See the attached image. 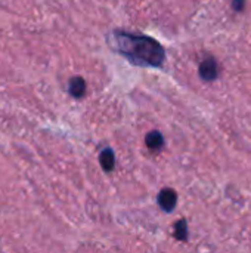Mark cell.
<instances>
[{
  "mask_svg": "<svg viewBox=\"0 0 251 253\" xmlns=\"http://www.w3.org/2000/svg\"><path fill=\"white\" fill-rule=\"evenodd\" d=\"M109 46L127 61L142 67H161L166 59L164 47L152 37L114 30L107 37Z\"/></svg>",
  "mask_w": 251,
  "mask_h": 253,
  "instance_id": "1",
  "label": "cell"
},
{
  "mask_svg": "<svg viewBox=\"0 0 251 253\" xmlns=\"http://www.w3.org/2000/svg\"><path fill=\"white\" fill-rule=\"evenodd\" d=\"M217 76H219V68H217L216 59L212 56L206 58L200 64V77L206 82H213L217 79Z\"/></svg>",
  "mask_w": 251,
  "mask_h": 253,
  "instance_id": "2",
  "label": "cell"
},
{
  "mask_svg": "<svg viewBox=\"0 0 251 253\" xmlns=\"http://www.w3.org/2000/svg\"><path fill=\"white\" fill-rule=\"evenodd\" d=\"M178 205V194L172 188H164L158 194V206L164 212H173Z\"/></svg>",
  "mask_w": 251,
  "mask_h": 253,
  "instance_id": "3",
  "label": "cell"
},
{
  "mask_svg": "<svg viewBox=\"0 0 251 253\" xmlns=\"http://www.w3.org/2000/svg\"><path fill=\"white\" fill-rule=\"evenodd\" d=\"M145 144L149 150H161L164 147V138L158 130H152L146 135Z\"/></svg>",
  "mask_w": 251,
  "mask_h": 253,
  "instance_id": "4",
  "label": "cell"
},
{
  "mask_svg": "<svg viewBox=\"0 0 251 253\" xmlns=\"http://www.w3.org/2000/svg\"><path fill=\"white\" fill-rule=\"evenodd\" d=\"M70 93L74 98H81L86 93V82L81 77H72L70 80Z\"/></svg>",
  "mask_w": 251,
  "mask_h": 253,
  "instance_id": "5",
  "label": "cell"
},
{
  "mask_svg": "<svg viewBox=\"0 0 251 253\" xmlns=\"http://www.w3.org/2000/svg\"><path fill=\"white\" fill-rule=\"evenodd\" d=\"M99 160H101V166L104 168L105 172H111L114 169V165H115V157H114V151L111 148H105L101 156H99Z\"/></svg>",
  "mask_w": 251,
  "mask_h": 253,
  "instance_id": "6",
  "label": "cell"
},
{
  "mask_svg": "<svg viewBox=\"0 0 251 253\" xmlns=\"http://www.w3.org/2000/svg\"><path fill=\"white\" fill-rule=\"evenodd\" d=\"M175 237L178 240H182V242H186L188 239V224L185 219H180L175 224Z\"/></svg>",
  "mask_w": 251,
  "mask_h": 253,
  "instance_id": "7",
  "label": "cell"
},
{
  "mask_svg": "<svg viewBox=\"0 0 251 253\" xmlns=\"http://www.w3.org/2000/svg\"><path fill=\"white\" fill-rule=\"evenodd\" d=\"M231 6H232L235 10L241 12V10L244 9V6H246V0H232V1H231Z\"/></svg>",
  "mask_w": 251,
  "mask_h": 253,
  "instance_id": "8",
  "label": "cell"
}]
</instances>
